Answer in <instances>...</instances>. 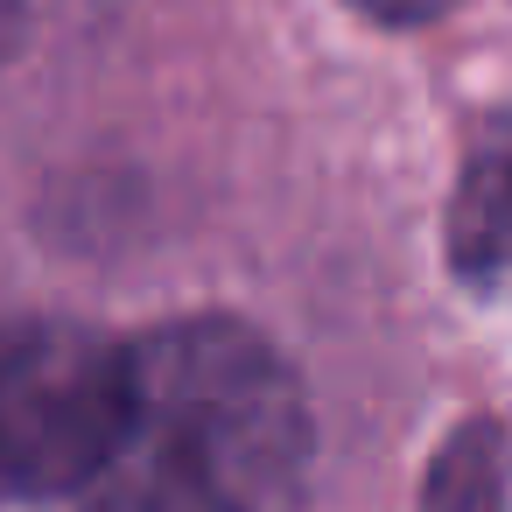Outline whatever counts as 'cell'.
Instances as JSON below:
<instances>
[{"instance_id":"obj_3","label":"cell","mask_w":512,"mask_h":512,"mask_svg":"<svg viewBox=\"0 0 512 512\" xmlns=\"http://www.w3.org/2000/svg\"><path fill=\"white\" fill-rule=\"evenodd\" d=\"M498 260H505V148L484 141L463 190H456V218H449V267L477 288H498Z\"/></svg>"},{"instance_id":"obj_4","label":"cell","mask_w":512,"mask_h":512,"mask_svg":"<svg viewBox=\"0 0 512 512\" xmlns=\"http://www.w3.org/2000/svg\"><path fill=\"white\" fill-rule=\"evenodd\" d=\"M421 512H505V435L491 414L449 435V449L428 470Z\"/></svg>"},{"instance_id":"obj_1","label":"cell","mask_w":512,"mask_h":512,"mask_svg":"<svg viewBox=\"0 0 512 512\" xmlns=\"http://www.w3.org/2000/svg\"><path fill=\"white\" fill-rule=\"evenodd\" d=\"M309 449L295 365L253 323L183 316L127 344L106 456L71 498L85 512H288Z\"/></svg>"},{"instance_id":"obj_5","label":"cell","mask_w":512,"mask_h":512,"mask_svg":"<svg viewBox=\"0 0 512 512\" xmlns=\"http://www.w3.org/2000/svg\"><path fill=\"white\" fill-rule=\"evenodd\" d=\"M365 8H379L386 22H414V15H428V8H442V0H365Z\"/></svg>"},{"instance_id":"obj_2","label":"cell","mask_w":512,"mask_h":512,"mask_svg":"<svg viewBox=\"0 0 512 512\" xmlns=\"http://www.w3.org/2000/svg\"><path fill=\"white\" fill-rule=\"evenodd\" d=\"M127 344L64 323L8 316L0 323V505L64 498L106 456L120 414Z\"/></svg>"}]
</instances>
